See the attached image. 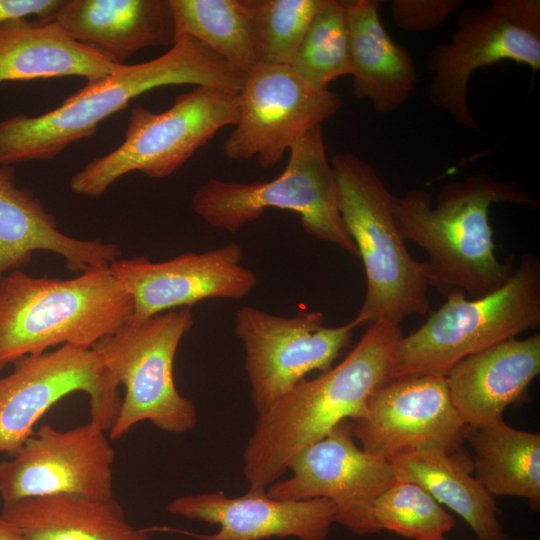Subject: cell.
<instances>
[{"mask_svg": "<svg viewBox=\"0 0 540 540\" xmlns=\"http://www.w3.org/2000/svg\"><path fill=\"white\" fill-rule=\"evenodd\" d=\"M401 324L379 321L368 327L336 366L303 379L258 415L243 451V474L250 488L278 481L297 454L339 423L357 417L370 396L389 382Z\"/></svg>", "mask_w": 540, "mask_h": 540, "instance_id": "obj_1", "label": "cell"}, {"mask_svg": "<svg viewBox=\"0 0 540 540\" xmlns=\"http://www.w3.org/2000/svg\"><path fill=\"white\" fill-rule=\"evenodd\" d=\"M245 72L188 36L161 56L119 65L37 116L19 113L0 121V165L51 160L72 143L94 135L99 124L152 89L191 84L240 91Z\"/></svg>", "mask_w": 540, "mask_h": 540, "instance_id": "obj_2", "label": "cell"}, {"mask_svg": "<svg viewBox=\"0 0 540 540\" xmlns=\"http://www.w3.org/2000/svg\"><path fill=\"white\" fill-rule=\"evenodd\" d=\"M539 202L514 182L480 173L445 184L434 205L421 189L394 197L392 212L404 240L421 247L429 286L443 294L462 292L478 298L501 287L514 271L495 254L489 209Z\"/></svg>", "mask_w": 540, "mask_h": 540, "instance_id": "obj_3", "label": "cell"}, {"mask_svg": "<svg viewBox=\"0 0 540 540\" xmlns=\"http://www.w3.org/2000/svg\"><path fill=\"white\" fill-rule=\"evenodd\" d=\"M133 314V300L109 266L71 279L11 271L0 279V371L58 345L91 349Z\"/></svg>", "mask_w": 540, "mask_h": 540, "instance_id": "obj_4", "label": "cell"}, {"mask_svg": "<svg viewBox=\"0 0 540 540\" xmlns=\"http://www.w3.org/2000/svg\"><path fill=\"white\" fill-rule=\"evenodd\" d=\"M339 209L366 275V294L351 325L399 323L429 311L423 262L409 253L392 212L393 195L377 172L353 153L331 158Z\"/></svg>", "mask_w": 540, "mask_h": 540, "instance_id": "obj_5", "label": "cell"}, {"mask_svg": "<svg viewBox=\"0 0 540 540\" xmlns=\"http://www.w3.org/2000/svg\"><path fill=\"white\" fill-rule=\"evenodd\" d=\"M446 302L397 344L389 381L422 375L446 376L467 356L540 324V260L521 257L509 279L490 294L467 299L452 292Z\"/></svg>", "mask_w": 540, "mask_h": 540, "instance_id": "obj_6", "label": "cell"}, {"mask_svg": "<svg viewBox=\"0 0 540 540\" xmlns=\"http://www.w3.org/2000/svg\"><path fill=\"white\" fill-rule=\"evenodd\" d=\"M279 176L251 183L209 179L192 196L191 207L209 226L237 233L267 208L296 213L304 231L358 257L339 209L336 176L326 154L321 126L297 138Z\"/></svg>", "mask_w": 540, "mask_h": 540, "instance_id": "obj_7", "label": "cell"}, {"mask_svg": "<svg viewBox=\"0 0 540 540\" xmlns=\"http://www.w3.org/2000/svg\"><path fill=\"white\" fill-rule=\"evenodd\" d=\"M239 91L197 86L177 95L161 113L134 107L123 142L87 163L70 180V188L86 197H100L122 176L140 172L165 178L178 169L217 132L237 123Z\"/></svg>", "mask_w": 540, "mask_h": 540, "instance_id": "obj_8", "label": "cell"}, {"mask_svg": "<svg viewBox=\"0 0 540 540\" xmlns=\"http://www.w3.org/2000/svg\"><path fill=\"white\" fill-rule=\"evenodd\" d=\"M193 323L190 308L145 319L131 317L114 334L92 347L126 390L108 430L110 439L123 437L144 421L175 434L196 426L197 408L178 391L174 380L175 355Z\"/></svg>", "mask_w": 540, "mask_h": 540, "instance_id": "obj_9", "label": "cell"}, {"mask_svg": "<svg viewBox=\"0 0 540 540\" xmlns=\"http://www.w3.org/2000/svg\"><path fill=\"white\" fill-rule=\"evenodd\" d=\"M0 378V453L14 456L34 425L55 403L74 392L89 396L92 421L107 431L120 405V385L94 349L63 345L25 356Z\"/></svg>", "mask_w": 540, "mask_h": 540, "instance_id": "obj_10", "label": "cell"}, {"mask_svg": "<svg viewBox=\"0 0 540 540\" xmlns=\"http://www.w3.org/2000/svg\"><path fill=\"white\" fill-rule=\"evenodd\" d=\"M321 311L300 309L280 316L245 305L236 312L234 329L244 353L252 404L258 415L305 376L326 371L352 341L351 323L324 326Z\"/></svg>", "mask_w": 540, "mask_h": 540, "instance_id": "obj_11", "label": "cell"}, {"mask_svg": "<svg viewBox=\"0 0 540 540\" xmlns=\"http://www.w3.org/2000/svg\"><path fill=\"white\" fill-rule=\"evenodd\" d=\"M239 116L222 150L232 160L278 164L293 142L340 109L339 96L303 80L289 65L257 63L239 91Z\"/></svg>", "mask_w": 540, "mask_h": 540, "instance_id": "obj_12", "label": "cell"}, {"mask_svg": "<svg viewBox=\"0 0 540 540\" xmlns=\"http://www.w3.org/2000/svg\"><path fill=\"white\" fill-rule=\"evenodd\" d=\"M289 470L287 479L270 485V497L327 498L336 507V523L357 535L381 532L373 503L397 479L390 461L357 446L349 420L299 452Z\"/></svg>", "mask_w": 540, "mask_h": 540, "instance_id": "obj_13", "label": "cell"}, {"mask_svg": "<svg viewBox=\"0 0 540 540\" xmlns=\"http://www.w3.org/2000/svg\"><path fill=\"white\" fill-rule=\"evenodd\" d=\"M106 432L92 420L64 431L41 426L12 459L0 461L3 505L61 493L113 497L115 451Z\"/></svg>", "mask_w": 540, "mask_h": 540, "instance_id": "obj_14", "label": "cell"}, {"mask_svg": "<svg viewBox=\"0 0 540 540\" xmlns=\"http://www.w3.org/2000/svg\"><path fill=\"white\" fill-rule=\"evenodd\" d=\"M361 448L388 461L417 451H459L469 426L456 411L446 377L411 376L391 380L349 420Z\"/></svg>", "mask_w": 540, "mask_h": 540, "instance_id": "obj_15", "label": "cell"}, {"mask_svg": "<svg viewBox=\"0 0 540 540\" xmlns=\"http://www.w3.org/2000/svg\"><path fill=\"white\" fill-rule=\"evenodd\" d=\"M243 249L230 242L204 252H185L152 262L147 257L116 259L109 268L131 296L135 319L207 300H239L257 285L255 273L243 265Z\"/></svg>", "mask_w": 540, "mask_h": 540, "instance_id": "obj_16", "label": "cell"}, {"mask_svg": "<svg viewBox=\"0 0 540 540\" xmlns=\"http://www.w3.org/2000/svg\"><path fill=\"white\" fill-rule=\"evenodd\" d=\"M450 40L434 47L427 61L433 73L430 102L457 125L480 132L468 105V85L473 73L501 61L540 69V37L521 30L488 7H468L458 17Z\"/></svg>", "mask_w": 540, "mask_h": 540, "instance_id": "obj_17", "label": "cell"}, {"mask_svg": "<svg viewBox=\"0 0 540 540\" xmlns=\"http://www.w3.org/2000/svg\"><path fill=\"white\" fill-rule=\"evenodd\" d=\"M166 509L175 516L219 526L212 534L177 530L199 540H328L336 523V507L331 500L275 499L266 488H249L238 497H229L223 491L183 495L170 501Z\"/></svg>", "mask_w": 540, "mask_h": 540, "instance_id": "obj_18", "label": "cell"}, {"mask_svg": "<svg viewBox=\"0 0 540 540\" xmlns=\"http://www.w3.org/2000/svg\"><path fill=\"white\" fill-rule=\"evenodd\" d=\"M540 373V335L511 338L460 360L446 374L452 403L462 420L480 428L502 420L510 405L527 401Z\"/></svg>", "mask_w": 540, "mask_h": 540, "instance_id": "obj_19", "label": "cell"}, {"mask_svg": "<svg viewBox=\"0 0 540 540\" xmlns=\"http://www.w3.org/2000/svg\"><path fill=\"white\" fill-rule=\"evenodd\" d=\"M38 250L62 256L75 272L107 267L121 255L116 244L61 232L42 201L29 188L16 185L15 168L0 165V279L27 265Z\"/></svg>", "mask_w": 540, "mask_h": 540, "instance_id": "obj_20", "label": "cell"}, {"mask_svg": "<svg viewBox=\"0 0 540 540\" xmlns=\"http://www.w3.org/2000/svg\"><path fill=\"white\" fill-rule=\"evenodd\" d=\"M54 20L75 41L109 61L176 40L170 0H66Z\"/></svg>", "mask_w": 540, "mask_h": 540, "instance_id": "obj_21", "label": "cell"}, {"mask_svg": "<svg viewBox=\"0 0 540 540\" xmlns=\"http://www.w3.org/2000/svg\"><path fill=\"white\" fill-rule=\"evenodd\" d=\"M345 6L353 94L379 113L394 112L416 87L414 60L382 25L378 1H345Z\"/></svg>", "mask_w": 540, "mask_h": 540, "instance_id": "obj_22", "label": "cell"}, {"mask_svg": "<svg viewBox=\"0 0 540 540\" xmlns=\"http://www.w3.org/2000/svg\"><path fill=\"white\" fill-rule=\"evenodd\" d=\"M0 518L23 540H152L117 500L53 494L3 505Z\"/></svg>", "mask_w": 540, "mask_h": 540, "instance_id": "obj_23", "label": "cell"}, {"mask_svg": "<svg viewBox=\"0 0 540 540\" xmlns=\"http://www.w3.org/2000/svg\"><path fill=\"white\" fill-rule=\"evenodd\" d=\"M118 66L72 39L55 20L0 26V84L67 76L92 82Z\"/></svg>", "mask_w": 540, "mask_h": 540, "instance_id": "obj_24", "label": "cell"}, {"mask_svg": "<svg viewBox=\"0 0 540 540\" xmlns=\"http://www.w3.org/2000/svg\"><path fill=\"white\" fill-rule=\"evenodd\" d=\"M389 461L397 480L423 487L458 514L478 540H510L498 520L493 496L471 475L472 462L458 451H417Z\"/></svg>", "mask_w": 540, "mask_h": 540, "instance_id": "obj_25", "label": "cell"}, {"mask_svg": "<svg viewBox=\"0 0 540 540\" xmlns=\"http://www.w3.org/2000/svg\"><path fill=\"white\" fill-rule=\"evenodd\" d=\"M475 478L493 496H516L540 505V434L515 429L503 419L469 427Z\"/></svg>", "mask_w": 540, "mask_h": 540, "instance_id": "obj_26", "label": "cell"}, {"mask_svg": "<svg viewBox=\"0 0 540 540\" xmlns=\"http://www.w3.org/2000/svg\"><path fill=\"white\" fill-rule=\"evenodd\" d=\"M170 4L176 38L195 39L245 73L258 63L245 0H170Z\"/></svg>", "mask_w": 540, "mask_h": 540, "instance_id": "obj_27", "label": "cell"}, {"mask_svg": "<svg viewBox=\"0 0 540 540\" xmlns=\"http://www.w3.org/2000/svg\"><path fill=\"white\" fill-rule=\"evenodd\" d=\"M289 66L307 83L320 89H327L333 80L350 75L345 1L324 0Z\"/></svg>", "mask_w": 540, "mask_h": 540, "instance_id": "obj_28", "label": "cell"}, {"mask_svg": "<svg viewBox=\"0 0 540 540\" xmlns=\"http://www.w3.org/2000/svg\"><path fill=\"white\" fill-rule=\"evenodd\" d=\"M324 0H245L258 63L290 65Z\"/></svg>", "mask_w": 540, "mask_h": 540, "instance_id": "obj_29", "label": "cell"}, {"mask_svg": "<svg viewBox=\"0 0 540 540\" xmlns=\"http://www.w3.org/2000/svg\"><path fill=\"white\" fill-rule=\"evenodd\" d=\"M379 529L421 540L453 529L454 518L420 485L396 480L373 503Z\"/></svg>", "mask_w": 540, "mask_h": 540, "instance_id": "obj_30", "label": "cell"}, {"mask_svg": "<svg viewBox=\"0 0 540 540\" xmlns=\"http://www.w3.org/2000/svg\"><path fill=\"white\" fill-rule=\"evenodd\" d=\"M462 0H393L390 15L406 32H427L443 25L462 5Z\"/></svg>", "mask_w": 540, "mask_h": 540, "instance_id": "obj_31", "label": "cell"}, {"mask_svg": "<svg viewBox=\"0 0 540 540\" xmlns=\"http://www.w3.org/2000/svg\"><path fill=\"white\" fill-rule=\"evenodd\" d=\"M488 8L511 25L540 37L539 0H493Z\"/></svg>", "mask_w": 540, "mask_h": 540, "instance_id": "obj_32", "label": "cell"}, {"mask_svg": "<svg viewBox=\"0 0 540 540\" xmlns=\"http://www.w3.org/2000/svg\"><path fill=\"white\" fill-rule=\"evenodd\" d=\"M66 0H0V26L36 16L37 20H54Z\"/></svg>", "mask_w": 540, "mask_h": 540, "instance_id": "obj_33", "label": "cell"}, {"mask_svg": "<svg viewBox=\"0 0 540 540\" xmlns=\"http://www.w3.org/2000/svg\"><path fill=\"white\" fill-rule=\"evenodd\" d=\"M0 540H23L18 532L5 520L0 518Z\"/></svg>", "mask_w": 540, "mask_h": 540, "instance_id": "obj_34", "label": "cell"}, {"mask_svg": "<svg viewBox=\"0 0 540 540\" xmlns=\"http://www.w3.org/2000/svg\"><path fill=\"white\" fill-rule=\"evenodd\" d=\"M421 540H447L444 535H441V536H436V537H431V538H427V539H421Z\"/></svg>", "mask_w": 540, "mask_h": 540, "instance_id": "obj_35", "label": "cell"}, {"mask_svg": "<svg viewBox=\"0 0 540 540\" xmlns=\"http://www.w3.org/2000/svg\"><path fill=\"white\" fill-rule=\"evenodd\" d=\"M514 540H539V539L516 538Z\"/></svg>", "mask_w": 540, "mask_h": 540, "instance_id": "obj_36", "label": "cell"}]
</instances>
